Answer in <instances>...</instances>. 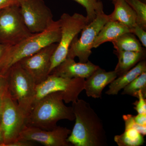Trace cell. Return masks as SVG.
I'll return each mask as SVG.
<instances>
[{"instance_id": "obj_1", "label": "cell", "mask_w": 146, "mask_h": 146, "mask_svg": "<svg viewBox=\"0 0 146 146\" xmlns=\"http://www.w3.org/2000/svg\"><path fill=\"white\" fill-rule=\"evenodd\" d=\"M75 123L67 141L75 146H107L102 121L90 104L78 99L72 104Z\"/></svg>"}, {"instance_id": "obj_2", "label": "cell", "mask_w": 146, "mask_h": 146, "mask_svg": "<svg viewBox=\"0 0 146 146\" xmlns=\"http://www.w3.org/2000/svg\"><path fill=\"white\" fill-rule=\"evenodd\" d=\"M75 119L72 106H66L63 94L55 92L46 95L34 104L26 118V125L51 130L57 127L60 120L73 121Z\"/></svg>"}, {"instance_id": "obj_3", "label": "cell", "mask_w": 146, "mask_h": 146, "mask_svg": "<svg viewBox=\"0 0 146 146\" xmlns=\"http://www.w3.org/2000/svg\"><path fill=\"white\" fill-rule=\"evenodd\" d=\"M7 75L9 93L27 117L33 106L36 84L19 62L9 69Z\"/></svg>"}, {"instance_id": "obj_4", "label": "cell", "mask_w": 146, "mask_h": 146, "mask_svg": "<svg viewBox=\"0 0 146 146\" xmlns=\"http://www.w3.org/2000/svg\"><path fill=\"white\" fill-rule=\"evenodd\" d=\"M60 37L61 28L59 20L54 21L44 31L33 33L18 44L13 46L7 70L24 58L34 54L51 44L59 43Z\"/></svg>"}, {"instance_id": "obj_5", "label": "cell", "mask_w": 146, "mask_h": 146, "mask_svg": "<svg viewBox=\"0 0 146 146\" xmlns=\"http://www.w3.org/2000/svg\"><path fill=\"white\" fill-rule=\"evenodd\" d=\"M21 13L20 5L0 9V43L14 46L31 36Z\"/></svg>"}, {"instance_id": "obj_6", "label": "cell", "mask_w": 146, "mask_h": 146, "mask_svg": "<svg viewBox=\"0 0 146 146\" xmlns=\"http://www.w3.org/2000/svg\"><path fill=\"white\" fill-rule=\"evenodd\" d=\"M59 21L61 28V37L52 57L50 74L67 58L73 40L89 24L86 16L78 13H74L72 15L63 13Z\"/></svg>"}, {"instance_id": "obj_7", "label": "cell", "mask_w": 146, "mask_h": 146, "mask_svg": "<svg viewBox=\"0 0 146 146\" xmlns=\"http://www.w3.org/2000/svg\"><path fill=\"white\" fill-rule=\"evenodd\" d=\"M84 82L85 78H65L50 74L44 81L36 85L33 105L46 95L55 92L63 94L65 103L74 102L84 90Z\"/></svg>"}, {"instance_id": "obj_8", "label": "cell", "mask_w": 146, "mask_h": 146, "mask_svg": "<svg viewBox=\"0 0 146 146\" xmlns=\"http://www.w3.org/2000/svg\"><path fill=\"white\" fill-rule=\"evenodd\" d=\"M26 117L18 107L8 91L3 96L0 121L4 146L18 140L26 125Z\"/></svg>"}, {"instance_id": "obj_9", "label": "cell", "mask_w": 146, "mask_h": 146, "mask_svg": "<svg viewBox=\"0 0 146 146\" xmlns=\"http://www.w3.org/2000/svg\"><path fill=\"white\" fill-rule=\"evenodd\" d=\"M109 15L104 13L97 15L94 21L87 24L82 30L81 36L74 39L68 50L67 58L74 59L78 58L79 62L86 63L89 61L95 39L105 24L109 21Z\"/></svg>"}, {"instance_id": "obj_10", "label": "cell", "mask_w": 146, "mask_h": 146, "mask_svg": "<svg viewBox=\"0 0 146 146\" xmlns=\"http://www.w3.org/2000/svg\"><path fill=\"white\" fill-rule=\"evenodd\" d=\"M20 7L26 25L32 33L44 31L54 21L51 11L43 0H23Z\"/></svg>"}, {"instance_id": "obj_11", "label": "cell", "mask_w": 146, "mask_h": 146, "mask_svg": "<svg viewBox=\"0 0 146 146\" xmlns=\"http://www.w3.org/2000/svg\"><path fill=\"white\" fill-rule=\"evenodd\" d=\"M58 45V43L51 44L18 61L36 85L44 81L49 75L51 60Z\"/></svg>"}, {"instance_id": "obj_12", "label": "cell", "mask_w": 146, "mask_h": 146, "mask_svg": "<svg viewBox=\"0 0 146 146\" xmlns=\"http://www.w3.org/2000/svg\"><path fill=\"white\" fill-rule=\"evenodd\" d=\"M72 131L58 126L51 130H46L26 125L18 139L36 142L45 146H71L67 141Z\"/></svg>"}, {"instance_id": "obj_13", "label": "cell", "mask_w": 146, "mask_h": 146, "mask_svg": "<svg viewBox=\"0 0 146 146\" xmlns=\"http://www.w3.org/2000/svg\"><path fill=\"white\" fill-rule=\"evenodd\" d=\"M99 67L89 60L86 63H76L74 59L67 57L50 74L65 78L86 79Z\"/></svg>"}, {"instance_id": "obj_14", "label": "cell", "mask_w": 146, "mask_h": 146, "mask_svg": "<svg viewBox=\"0 0 146 146\" xmlns=\"http://www.w3.org/2000/svg\"><path fill=\"white\" fill-rule=\"evenodd\" d=\"M118 76L115 70L106 72L99 67L85 79L84 90L88 97L101 98L103 90Z\"/></svg>"}, {"instance_id": "obj_15", "label": "cell", "mask_w": 146, "mask_h": 146, "mask_svg": "<svg viewBox=\"0 0 146 146\" xmlns=\"http://www.w3.org/2000/svg\"><path fill=\"white\" fill-rule=\"evenodd\" d=\"M114 10L109 15L110 20L117 21L131 30L136 24V15L125 0H116L112 1Z\"/></svg>"}, {"instance_id": "obj_16", "label": "cell", "mask_w": 146, "mask_h": 146, "mask_svg": "<svg viewBox=\"0 0 146 146\" xmlns=\"http://www.w3.org/2000/svg\"><path fill=\"white\" fill-rule=\"evenodd\" d=\"M144 72H146L145 59L141 60L125 74L114 80L110 84L108 90L106 92V94L108 95H117L121 90Z\"/></svg>"}, {"instance_id": "obj_17", "label": "cell", "mask_w": 146, "mask_h": 146, "mask_svg": "<svg viewBox=\"0 0 146 146\" xmlns=\"http://www.w3.org/2000/svg\"><path fill=\"white\" fill-rule=\"evenodd\" d=\"M129 32H131L130 30L127 27L117 21L109 20L97 35L93 48H98L105 42H112L122 35Z\"/></svg>"}, {"instance_id": "obj_18", "label": "cell", "mask_w": 146, "mask_h": 146, "mask_svg": "<svg viewBox=\"0 0 146 146\" xmlns=\"http://www.w3.org/2000/svg\"><path fill=\"white\" fill-rule=\"evenodd\" d=\"M118 58L117 64L115 71L118 77L122 75L133 68L141 60L145 59V51L143 52L115 50Z\"/></svg>"}, {"instance_id": "obj_19", "label": "cell", "mask_w": 146, "mask_h": 146, "mask_svg": "<svg viewBox=\"0 0 146 146\" xmlns=\"http://www.w3.org/2000/svg\"><path fill=\"white\" fill-rule=\"evenodd\" d=\"M112 42L116 51L133 52L145 51L134 35L131 32L122 35Z\"/></svg>"}, {"instance_id": "obj_20", "label": "cell", "mask_w": 146, "mask_h": 146, "mask_svg": "<svg viewBox=\"0 0 146 146\" xmlns=\"http://www.w3.org/2000/svg\"><path fill=\"white\" fill-rule=\"evenodd\" d=\"M114 140L119 146H139L143 145V135L133 128L125 129L124 132L115 136Z\"/></svg>"}, {"instance_id": "obj_21", "label": "cell", "mask_w": 146, "mask_h": 146, "mask_svg": "<svg viewBox=\"0 0 146 146\" xmlns=\"http://www.w3.org/2000/svg\"><path fill=\"white\" fill-rule=\"evenodd\" d=\"M122 95H127L138 98L141 92L144 98H146V72L142 73L123 88Z\"/></svg>"}, {"instance_id": "obj_22", "label": "cell", "mask_w": 146, "mask_h": 146, "mask_svg": "<svg viewBox=\"0 0 146 146\" xmlns=\"http://www.w3.org/2000/svg\"><path fill=\"white\" fill-rule=\"evenodd\" d=\"M85 8L86 17L88 23H91L96 18L97 15L104 12L102 3L99 0H74Z\"/></svg>"}, {"instance_id": "obj_23", "label": "cell", "mask_w": 146, "mask_h": 146, "mask_svg": "<svg viewBox=\"0 0 146 146\" xmlns=\"http://www.w3.org/2000/svg\"><path fill=\"white\" fill-rule=\"evenodd\" d=\"M136 15V24L146 30V4L141 0H125Z\"/></svg>"}, {"instance_id": "obj_24", "label": "cell", "mask_w": 146, "mask_h": 146, "mask_svg": "<svg viewBox=\"0 0 146 146\" xmlns=\"http://www.w3.org/2000/svg\"><path fill=\"white\" fill-rule=\"evenodd\" d=\"M13 46L3 44L0 43V73L7 72V65L12 52Z\"/></svg>"}, {"instance_id": "obj_25", "label": "cell", "mask_w": 146, "mask_h": 146, "mask_svg": "<svg viewBox=\"0 0 146 146\" xmlns=\"http://www.w3.org/2000/svg\"><path fill=\"white\" fill-rule=\"evenodd\" d=\"M123 118L124 121L125 129H134L144 136H145L146 125H141L137 124L134 121L133 115L129 114L123 115Z\"/></svg>"}, {"instance_id": "obj_26", "label": "cell", "mask_w": 146, "mask_h": 146, "mask_svg": "<svg viewBox=\"0 0 146 146\" xmlns=\"http://www.w3.org/2000/svg\"><path fill=\"white\" fill-rule=\"evenodd\" d=\"M138 100L133 104L134 105V109L138 113L146 114V100L141 92L138 94Z\"/></svg>"}, {"instance_id": "obj_27", "label": "cell", "mask_w": 146, "mask_h": 146, "mask_svg": "<svg viewBox=\"0 0 146 146\" xmlns=\"http://www.w3.org/2000/svg\"><path fill=\"white\" fill-rule=\"evenodd\" d=\"M131 33L136 35L144 47H146V30L137 24L131 30Z\"/></svg>"}, {"instance_id": "obj_28", "label": "cell", "mask_w": 146, "mask_h": 146, "mask_svg": "<svg viewBox=\"0 0 146 146\" xmlns=\"http://www.w3.org/2000/svg\"><path fill=\"white\" fill-rule=\"evenodd\" d=\"M8 91L7 72L5 74L0 73V96H3Z\"/></svg>"}, {"instance_id": "obj_29", "label": "cell", "mask_w": 146, "mask_h": 146, "mask_svg": "<svg viewBox=\"0 0 146 146\" xmlns=\"http://www.w3.org/2000/svg\"><path fill=\"white\" fill-rule=\"evenodd\" d=\"M23 0H0V9L13 5H20Z\"/></svg>"}, {"instance_id": "obj_30", "label": "cell", "mask_w": 146, "mask_h": 146, "mask_svg": "<svg viewBox=\"0 0 146 146\" xmlns=\"http://www.w3.org/2000/svg\"><path fill=\"white\" fill-rule=\"evenodd\" d=\"M35 143L22 139H18L9 144L8 146H33L35 145Z\"/></svg>"}, {"instance_id": "obj_31", "label": "cell", "mask_w": 146, "mask_h": 146, "mask_svg": "<svg viewBox=\"0 0 146 146\" xmlns=\"http://www.w3.org/2000/svg\"><path fill=\"white\" fill-rule=\"evenodd\" d=\"M133 119L138 124L146 125V114L138 113L136 116H133Z\"/></svg>"}, {"instance_id": "obj_32", "label": "cell", "mask_w": 146, "mask_h": 146, "mask_svg": "<svg viewBox=\"0 0 146 146\" xmlns=\"http://www.w3.org/2000/svg\"><path fill=\"white\" fill-rule=\"evenodd\" d=\"M0 146H4L3 138L1 127V121H0Z\"/></svg>"}, {"instance_id": "obj_33", "label": "cell", "mask_w": 146, "mask_h": 146, "mask_svg": "<svg viewBox=\"0 0 146 146\" xmlns=\"http://www.w3.org/2000/svg\"><path fill=\"white\" fill-rule=\"evenodd\" d=\"M3 96H0V113H1V110L2 104Z\"/></svg>"}, {"instance_id": "obj_34", "label": "cell", "mask_w": 146, "mask_h": 146, "mask_svg": "<svg viewBox=\"0 0 146 146\" xmlns=\"http://www.w3.org/2000/svg\"><path fill=\"white\" fill-rule=\"evenodd\" d=\"M141 1H142L144 2H146V0H141Z\"/></svg>"}, {"instance_id": "obj_35", "label": "cell", "mask_w": 146, "mask_h": 146, "mask_svg": "<svg viewBox=\"0 0 146 146\" xmlns=\"http://www.w3.org/2000/svg\"><path fill=\"white\" fill-rule=\"evenodd\" d=\"M99 1H101V0H99ZM110 1H116V0H110Z\"/></svg>"}]
</instances>
